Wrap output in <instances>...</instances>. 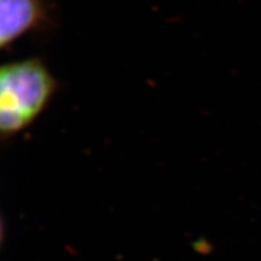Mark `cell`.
<instances>
[{
    "mask_svg": "<svg viewBox=\"0 0 261 261\" xmlns=\"http://www.w3.org/2000/svg\"><path fill=\"white\" fill-rule=\"evenodd\" d=\"M56 90V79L38 58L0 64V139L31 126Z\"/></svg>",
    "mask_w": 261,
    "mask_h": 261,
    "instance_id": "6da1fadb",
    "label": "cell"
},
{
    "mask_svg": "<svg viewBox=\"0 0 261 261\" xmlns=\"http://www.w3.org/2000/svg\"><path fill=\"white\" fill-rule=\"evenodd\" d=\"M51 0H0V50L47 24Z\"/></svg>",
    "mask_w": 261,
    "mask_h": 261,
    "instance_id": "7a4b0ae2",
    "label": "cell"
},
{
    "mask_svg": "<svg viewBox=\"0 0 261 261\" xmlns=\"http://www.w3.org/2000/svg\"><path fill=\"white\" fill-rule=\"evenodd\" d=\"M4 221H3V218L2 215H0V248H2V244H3V241H4Z\"/></svg>",
    "mask_w": 261,
    "mask_h": 261,
    "instance_id": "3957f363",
    "label": "cell"
}]
</instances>
